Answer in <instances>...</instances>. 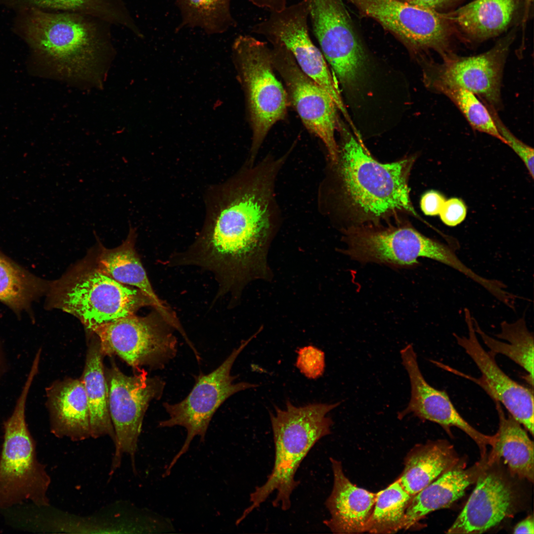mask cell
Returning a JSON list of instances; mask_svg holds the SVG:
<instances>
[{
  "instance_id": "1",
  "label": "cell",
  "mask_w": 534,
  "mask_h": 534,
  "mask_svg": "<svg viewBox=\"0 0 534 534\" xmlns=\"http://www.w3.org/2000/svg\"><path fill=\"white\" fill-rule=\"evenodd\" d=\"M284 160L265 158L219 186L202 230L186 250L170 256L171 266L213 273L221 297L240 294L250 279L265 274L274 219V184Z\"/></svg>"
},
{
  "instance_id": "2",
  "label": "cell",
  "mask_w": 534,
  "mask_h": 534,
  "mask_svg": "<svg viewBox=\"0 0 534 534\" xmlns=\"http://www.w3.org/2000/svg\"><path fill=\"white\" fill-rule=\"evenodd\" d=\"M17 12L14 32L37 58L62 76H98L99 63L113 51L112 25L99 18L34 8Z\"/></svg>"
},
{
  "instance_id": "3",
  "label": "cell",
  "mask_w": 534,
  "mask_h": 534,
  "mask_svg": "<svg viewBox=\"0 0 534 534\" xmlns=\"http://www.w3.org/2000/svg\"><path fill=\"white\" fill-rule=\"evenodd\" d=\"M341 134L335 167L341 204L358 225L378 224L400 212L416 215L408 179L411 158L383 164L367 151L360 135L352 134L339 120Z\"/></svg>"
},
{
  "instance_id": "4",
  "label": "cell",
  "mask_w": 534,
  "mask_h": 534,
  "mask_svg": "<svg viewBox=\"0 0 534 534\" xmlns=\"http://www.w3.org/2000/svg\"><path fill=\"white\" fill-rule=\"evenodd\" d=\"M285 409L275 406L270 413L274 445L272 469L266 482L250 495V505L239 518L243 520L275 493L272 506L283 511L291 506V495L300 484L295 478L303 460L316 444L331 433L333 424L327 414L340 404L312 403L296 406L287 400Z\"/></svg>"
},
{
  "instance_id": "5",
  "label": "cell",
  "mask_w": 534,
  "mask_h": 534,
  "mask_svg": "<svg viewBox=\"0 0 534 534\" xmlns=\"http://www.w3.org/2000/svg\"><path fill=\"white\" fill-rule=\"evenodd\" d=\"M46 306L78 318L88 329L134 314L151 300L139 290L123 284L86 259L59 279L48 282Z\"/></svg>"
},
{
  "instance_id": "6",
  "label": "cell",
  "mask_w": 534,
  "mask_h": 534,
  "mask_svg": "<svg viewBox=\"0 0 534 534\" xmlns=\"http://www.w3.org/2000/svg\"><path fill=\"white\" fill-rule=\"evenodd\" d=\"M343 253L362 263H375L407 268L427 258L448 266L472 280L477 273L458 258L451 245L429 238L407 225H353L344 231Z\"/></svg>"
},
{
  "instance_id": "7",
  "label": "cell",
  "mask_w": 534,
  "mask_h": 534,
  "mask_svg": "<svg viewBox=\"0 0 534 534\" xmlns=\"http://www.w3.org/2000/svg\"><path fill=\"white\" fill-rule=\"evenodd\" d=\"M34 376L29 375L14 410L4 424L0 454V510L25 501L38 507L49 506L51 478L37 456L36 443L27 427L26 399Z\"/></svg>"
},
{
  "instance_id": "8",
  "label": "cell",
  "mask_w": 534,
  "mask_h": 534,
  "mask_svg": "<svg viewBox=\"0 0 534 534\" xmlns=\"http://www.w3.org/2000/svg\"><path fill=\"white\" fill-rule=\"evenodd\" d=\"M233 55L247 97L253 137V164L271 128L283 119L288 106L287 93L274 71L271 47L249 35L234 40Z\"/></svg>"
},
{
  "instance_id": "9",
  "label": "cell",
  "mask_w": 534,
  "mask_h": 534,
  "mask_svg": "<svg viewBox=\"0 0 534 534\" xmlns=\"http://www.w3.org/2000/svg\"><path fill=\"white\" fill-rule=\"evenodd\" d=\"M175 330L166 317L153 309L145 316L122 317L91 332L97 337L104 356L117 355L139 372L144 366L162 369L176 356Z\"/></svg>"
},
{
  "instance_id": "10",
  "label": "cell",
  "mask_w": 534,
  "mask_h": 534,
  "mask_svg": "<svg viewBox=\"0 0 534 534\" xmlns=\"http://www.w3.org/2000/svg\"><path fill=\"white\" fill-rule=\"evenodd\" d=\"M257 334L243 341L214 370L207 374L200 372L195 376L193 388L183 400L176 403H163L169 416L159 422V427L179 426L187 431L183 445L165 470L164 476L169 475L179 458L188 451L195 437L199 436L201 442L205 440L214 414L228 398L240 391L258 386L245 382L234 383L237 376L231 374L236 358Z\"/></svg>"
},
{
  "instance_id": "11",
  "label": "cell",
  "mask_w": 534,
  "mask_h": 534,
  "mask_svg": "<svg viewBox=\"0 0 534 534\" xmlns=\"http://www.w3.org/2000/svg\"><path fill=\"white\" fill-rule=\"evenodd\" d=\"M108 389V406L115 435L110 475L118 469L125 454L131 458L133 470L143 418L150 402L160 400L165 382L150 377L144 369L133 376L123 373L112 360L105 369Z\"/></svg>"
},
{
  "instance_id": "12",
  "label": "cell",
  "mask_w": 534,
  "mask_h": 534,
  "mask_svg": "<svg viewBox=\"0 0 534 534\" xmlns=\"http://www.w3.org/2000/svg\"><path fill=\"white\" fill-rule=\"evenodd\" d=\"M512 41L510 36L505 38L476 55L461 56L450 52L442 56L440 63L422 58L423 82L438 93L449 88L468 90L497 111L502 106L503 71Z\"/></svg>"
},
{
  "instance_id": "13",
  "label": "cell",
  "mask_w": 534,
  "mask_h": 534,
  "mask_svg": "<svg viewBox=\"0 0 534 534\" xmlns=\"http://www.w3.org/2000/svg\"><path fill=\"white\" fill-rule=\"evenodd\" d=\"M307 5L302 0L253 25L252 32L265 38L270 44L279 43L291 53L302 71L321 87L331 97L352 129L356 128L344 104L326 61L313 43L309 33Z\"/></svg>"
},
{
  "instance_id": "14",
  "label": "cell",
  "mask_w": 534,
  "mask_h": 534,
  "mask_svg": "<svg viewBox=\"0 0 534 534\" xmlns=\"http://www.w3.org/2000/svg\"><path fill=\"white\" fill-rule=\"evenodd\" d=\"M325 60L344 87L357 82L366 59L359 31L343 0H303Z\"/></svg>"
},
{
  "instance_id": "15",
  "label": "cell",
  "mask_w": 534,
  "mask_h": 534,
  "mask_svg": "<svg viewBox=\"0 0 534 534\" xmlns=\"http://www.w3.org/2000/svg\"><path fill=\"white\" fill-rule=\"evenodd\" d=\"M362 15L372 19L416 53L450 52V22L443 14L400 0H349Z\"/></svg>"
},
{
  "instance_id": "16",
  "label": "cell",
  "mask_w": 534,
  "mask_h": 534,
  "mask_svg": "<svg viewBox=\"0 0 534 534\" xmlns=\"http://www.w3.org/2000/svg\"><path fill=\"white\" fill-rule=\"evenodd\" d=\"M274 68L286 85L291 100L306 128L324 144L331 164L337 159L335 132L338 110L330 95L299 68L290 51L279 43L271 44Z\"/></svg>"
},
{
  "instance_id": "17",
  "label": "cell",
  "mask_w": 534,
  "mask_h": 534,
  "mask_svg": "<svg viewBox=\"0 0 534 534\" xmlns=\"http://www.w3.org/2000/svg\"><path fill=\"white\" fill-rule=\"evenodd\" d=\"M468 335L453 333L459 346L471 357L481 373L476 378L467 375L444 364L436 362L439 367L457 375L471 380L480 386L491 399L497 400L507 412L534 434L533 388L519 384L508 376L497 364L495 356L482 346L474 329L473 317L468 309L464 310Z\"/></svg>"
},
{
  "instance_id": "18",
  "label": "cell",
  "mask_w": 534,
  "mask_h": 534,
  "mask_svg": "<svg viewBox=\"0 0 534 534\" xmlns=\"http://www.w3.org/2000/svg\"><path fill=\"white\" fill-rule=\"evenodd\" d=\"M402 364L409 378L411 395L406 408L399 412L400 419L411 413L422 420L441 426L446 432L456 427L465 432L479 446L482 454L487 445H493L495 435H486L474 428L460 415L448 394L430 385L422 375L412 345L408 344L400 351Z\"/></svg>"
},
{
  "instance_id": "19",
  "label": "cell",
  "mask_w": 534,
  "mask_h": 534,
  "mask_svg": "<svg viewBox=\"0 0 534 534\" xmlns=\"http://www.w3.org/2000/svg\"><path fill=\"white\" fill-rule=\"evenodd\" d=\"M512 492L498 476L480 477L447 534H481L499 524L510 511Z\"/></svg>"
},
{
  "instance_id": "20",
  "label": "cell",
  "mask_w": 534,
  "mask_h": 534,
  "mask_svg": "<svg viewBox=\"0 0 534 534\" xmlns=\"http://www.w3.org/2000/svg\"><path fill=\"white\" fill-rule=\"evenodd\" d=\"M330 461L333 485L325 502L330 518L323 523L335 534L366 532L376 493L354 485L344 474L341 462L333 458Z\"/></svg>"
},
{
  "instance_id": "21",
  "label": "cell",
  "mask_w": 534,
  "mask_h": 534,
  "mask_svg": "<svg viewBox=\"0 0 534 534\" xmlns=\"http://www.w3.org/2000/svg\"><path fill=\"white\" fill-rule=\"evenodd\" d=\"M136 231L131 224L126 239L119 246L108 249L97 236L98 252L94 259L99 269L116 281L134 287L152 302L153 309L162 314L177 330L181 324L174 312L156 295L136 251Z\"/></svg>"
},
{
  "instance_id": "22",
  "label": "cell",
  "mask_w": 534,
  "mask_h": 534,
  "mask_svg": "<svg viewBox=\"0 0 534 534\" xmlns=\"http://www.w3.org/2000/svg\"><path fill=\"white\" fill-rule=\"evenodd\" d=\"M51 432L74 442L91 437L89 411L82 378L57 381L47 389Z\"/></svg>"
},
{
  "instance_id": "23",
  "label": "cell",
  "mask_w": 534,
  "mask_h": 534,
  "mask_svg": "<svg viewBox=\"0 0 534 534\" xmlns=\"http://www.w3.org/2000/svg\"><path fill=\"white\" fill-rule=\"evenodd\" d=\"M43 513L41 528L46 532L67 534L145 533L146 516L114 512L100 515L80 516L51 510Z\"/></svg>"
},
{
  "instance_id": "24",
  "label": "cell",
  "mask_w": 534,
  "mask_h": 534,
  "mask_svg": "<svg viewBox=\"0 0 534 534\" xmlns=\"http://www.w3.org/2000/svg\"><path fill=\"white\" fill-rule=\"evenodd\" d=\"M515 7V0H474L444 15L467 37L479 41L495 37L504 31Z\"/></svg>"
},
{
  "instance_id": "25",
  "label": "cell",
  "mask_w": 534,
  "mask_h": 534,
  "mask_svg": "<svg viewBox=\"0 0 534 534\" xmlns=\"http://www.w3.org/2000/svg\"><path fill=\"white\" fill-rule=\"evenodd\" d=\"M499 418V427L495 434L493 456L502 458L511 473L520 478L534 482V443L521 424L496 400L491 399Z\"/></svg>"
},
{
  "instance_id": "26",
  "label": "cell",
  "mask_w": 534,
  "mask_h": 534,
  "mask_svg": "<svg viewBox=\"0 0 534 534\" xmlns=\"http://www.w3.org/2000/svg\"><path fill=\"white\" fill-rule=\"evenodd\" d=\"M99 341H91L88 348L81 377L84 384L90 416L91 437L108 436L113 442L115 435L108 406V389Z\"/></svg>"
},
{
  "instance_id": "27",
  "label": "cell",
  "mask_w": 534,
  "mask_h": 534,
  "mask_svg": "<svg viewBox=\"0 0 534 534\" xmlns=\"http://www.w3.org/2000/svg\"><path fill=\"white\" fill-rule=\"evenodd\" d=\"M0 3L16 11L34 8L89 15L143 37L123 0H0Z\"/></svg>"
},
{
  "instance_id": "28",
  "label": "cell",
  "mask_w": 534,
  "mask_h": 534,
  "mask_svg": "<svg viewBox=\"0 0 534 534\" xmlns=\"http://www.w3.org/2000/svg\"><path fill=\"white\" fill-rule=\"evenodd\" d=\"M456 460L451 446L443 442L416 446L406 456L403 470L398 480L414 496L450 469Z\"/></svg>"
},
{
  "instance_id": "29",
  "label": "cell",
  "mask_w": 534,
  "mask_h": 534,
  "mask_svg": "<svg viewBox=\"0 0 534 534\" xmlns=\"http://www.w3.org/2000/svg\"><path fill=\"white\" fill-rule=\"evenodd\" d=\"M470 473L450 469L412 496L406 510L403 529L407 530L426 515L447 508L461 497L472 483Z\"/></svg>"
},
{
  "instance_id": "30",
  "label": "cell",
  "mask_w": 534,
  "mask_h": 534,
  "mask_svg": "<svg viewBox=\"0 0 534 534\" xmlns=\"http://www.w3.org/2000/svg\"><path fill=\"white\" fill-rule=\"evenodd\" d=\"M474 327L493 356L504 355L519 365L526 372L525 379L534 387V336L528 328L525 317L523 316L513 322L506 321L500 324V331L496 334L498 339L488 335L473 318Z\"/></svg>"
},
{
  "instance_id": "31",
  "label": "cell",
  "mask_w": 534,
  "mask_h": 534,
  "mask_svg": "<svg viewBox=\"0 0 534 534\" xmlns=\"http://www.w3.org/2000/svg\"><path fill=\"white\" fill-rule=\"evenodd\" d=\"M48 284L0 253V301L14 312L30 309Z\"/></svg>"
},
{
  "instance_id": "32",
  "label": "cell",
  "mask_w": 534,
  "mask_h": 534,
  "mask_svg": "<svg viewBox=\"0 0 534 534\" xmlns=\"http://www.w3.org/2000/svg\"><path fill=\"white\" fill-rule=\"evenodd\" d=\"M181 25L218 34L236 26L231 11V0H176Z\"/></svg>"
},
{
  "instance_id": "33",
  "label": "cell",
  "mask_w": 534,
  "mask_h": 534,
  "mask_svg": "<svg viewBox=\"0 0 534 534\" xmlns=\"http://www.w3.org/2000/svg\"><path fill=\"white\" fill-rule=\"evenodd\" d=\"M412 496L398 480L376 493L366 532L393 534L403 529L406 510Z\"/></svg>"
},
{
  "instance_id": "34",
  "label": "cell",
  "mask_w": 534,
  "mask_h": 534,
  "mask_svg": "<svg viewBox=\"0 0 534 534\" xmlns=\"http://www.w3.org/2000/svg\"><path fill=\"white\" fill-rule=\"evenodd\" d=\"M440 93L449 99L459 109L471 127L505 144L486 105L473 92L461 88L443 89Z\"/></svg>"
},
{
  "instance_id": "35",
  "label": "cell",
  "mask_w": 534,
  "mask_h": 534,
  "mask_svg": "<svg viewBox=\"0 0 534 534\" xmlns=\"http://www.w3.org/2000/svg\"><path fill=\"white\" fill-rule=\"evenodd\" d=\"M489 109L498 131L505 144L508 145L520 157L526 166L532 178H534V149L517 138L502 122L497 111L486 104Z\"/></svg>"
},
{
  "instance_id": "36",
  "label": "cell",
  "mask_w": 534,
  "mask_h": 534,
  "mask_svg": "<svg viewBox=\"0 0 534 534\" xmlns=\"http://www.w3.org/2000/svg\"><path fill=\"white\" fill-rule=\"evenodd\" d=\"M297 353L296 366L306 377L316 379L323 374L325 366L323 351L309 346L300 349Z\"/></svg>"
},
{
  "instance_id": "37",
  "label": "cell",
  "mask_w": 534,
  "mask_h": 534,
  "mask_svg": "<svg viewBox=\"0 0 534 534\" xmlns=\"http://www.w3.org/2000/svg\"><path fill=\"white\" fill-rule=\"evenodd\" d=\"M466 213L467 208L463 201L459 198H452L445 201L439 215L445 225L455 226L464 220Z\"/></svg>"
},
{
  "instance_id": "38",
  "label": "cell",
  "mask_w": 534,
  "mask_h": 534,
  "mask_svg": "<svg viewBox=\"0 0 534 534\" xmlns=\"http://www.w3.org/2000/svg\"><path fill=\"white\" fill-rule=\"evenodd\" d=\"M445 201L444 196L435 190H430L421 197L420 206L423 212L427 216L439 214L443 205Z\"/></svg>"
},
{
  "instance_id": "39",
  "label": "cell",
  "mask_w": 534,
  "mask_h": 534,
  "mask_svg": "<svg viewBox=\"0 0 534 534\" xmlns=\"http://www.w3.org/2000/svg\"><path fill=\"white\" fill-rule=\"evenodd\" d=\"M408 4L420 7L438 11L443 9L458 0H400Z\"/></svg>"
},
{
  "instance_id": "40",
  "label": "cell",
  "mask_w": 534,
  "mask_h": 534,
  "mask_svg": "<svg viewBox=\"0 0 534 534\" xmlns=\"http://www.w3.org/2000/svg\"><path fill=\"white\" fill-rule=\"evenodd\" d=\"M288 0H249L254 5L261 8H265L269 11H277L284 8L287 5Z\"/></svg>"
},
{
  "instance_id": "41",
  "label": "cell",
  "mask_w": 534,
  "mask_h": 534,
  "mask_svg": "<svg viewBox=\"0 0 534 534\" xmlns=\"http://www.w3.org/2000/svg\"><path fill=\"white\" fill-rule=\"evenodd\" d=\"M514 534H534V523L533 517L529 516L515 526Z\"/></svg>"
},
{
  "instance_id": "42",
  "label": "cell",
  "mask_w": 534,
  "mask_h": 534,
  "mask_svg": "<svg viewBox=\"0 0 534 534\" xmlns=\"http://www.w3.org/2000/svg\"><path fill=\"white\" fill-rule=\"evenodd\" d=\"M526 0L527 2L528 3H531V2L533 1V0Z\"/></svg>"
}]
</instances>
